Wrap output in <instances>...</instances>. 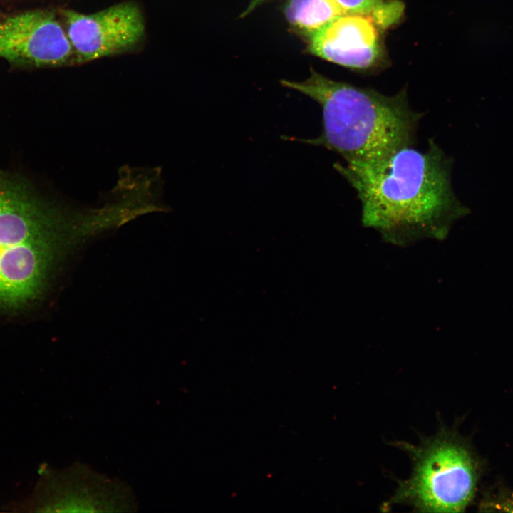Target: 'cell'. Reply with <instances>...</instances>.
Masks as SVG:
<instances>
[{
    "label": "cell",
    "instance_id": "6da1fadb",
    "mask_svg": "<svg viewBox=\"0 0 513 513\" xmlns=\"http://www.w3.org/2000/svg\"><path fill=\"white\" fill-rule=\"evenodd\" d=\"M452 162L429 139L424 151L409 145L377 162L333 167L356 190L363 226L387 242L405 247L425 239H444L467 213L452 190Z\"/></svg>",
    "mask_w": 513,
    "mask_h": 513
},
{
    "label": "cell",
    "instance_id": "7a4b0ae2",
    "mask_svg": "<svg viewBox=\"0 0 513 513\" xmlns=\"http://www.w3.org/2000/svg\"><path fill=\"white\" fill-rule=\"evenodd\" d=\"M281 84L316 101L323 131L314 139H297L340 155L344 162H377L413 145L423 113L410 108L403 90L386 95L370 88L330 79L314 70L304 81Z\"/></svg>",
    "mask_w": 513,
    "mask_h": 513
},
{
    "label": "cell",
    "instance_id": "3957f363",
    "mask_svg": "<svg viewBox=\"0 0 513 513\" xmlns=\"http://www.w3.org/2000/svg\"><path fill=\"white\" fill-rule=\"evenodd\" d=\"M22 179L0 172V304L14 306L40 291L56 245L98 236L89 211L65 217Z\"/></svg>",
    "mask_w": 513,
    "mask_h": 513
},
{
    "label": "cell",
    "instance_id": "277c9868",
    "mask_svg": "<svg viewBox=\"0 0 513 513\" xmlns=\"http://www.w3.org/2000/svg\"><path fill=\"white\" fill-rule=\"evenodd\" d=\"M410 457V477L400 480L389 503L423 512H461L472 502L481 474L478 457L455 429L440 426L417 445L395 444Z\"/></svg>",
    "mask_w": 513,
    "mask_h": 513
},
{
    "label": "cell",
    "instance_id": "5b68a950",
    "mask_svg": "<svg viewBox=\"0 0 513 513\" xmlns=\"http://www.w3.org/2000/svg\"><path fill=\"white\" fill-rule=\"evenodd\" d=\"M63 15L74 58L78 62L129 50L145 34L142 12L131 2L120 3L92 14L66 10Z\"/></svg>",
    "mask_w": 513,
    "mask_h": 513
},
{
    "label": "cell",
    "instance_id": "8992f818",
    "mask_svg": "<svg viewBox=\"0 0 513 513\" xmlns=\"http://www.w3.org/2000/svg\"><path fill=\"white\" fill-rule=\"evenodd\" d=\"M0 57L19 66H62L74 58L66 30L51 12L24 11L0 21Z\"/></svg>",
    "mask_w": 513,
    "mask_h": 513
},
{
    "label": "cell",
    "instance_id": "52a82bcc",
    "mask_svg": "<svg viewBox=\"0 0 513 513\" xmlns=\"http://www.w3.org/2000/svg\"><path fill=\"white\" fill-rule=\"evenodd\" d=\"M382 30L369 17L345 14L309 36L308 50L345 67L370 68L382 57Z\"/></svg>",
    "mask_w": 513,
    "mask_h": 513
},
{
    "label": "cell",
    "instance_id": "ba28073f",
    "mask_svg": "<svg viewBox=\"0 0 513 513\" xmlns=\"http://www.w3.org/2000/svg\"><path fill=\"white\" fill-rule=\"evenodd\" d=\"M52 494L43 507L63 512H132L137 505L130 489L123 482L100 475L81 465L56 478Z\"/></svg>",
    "mask_w": 513,
    "mask_h": 513
},
{
    "label": "cell",
    "instance_id": "9c48e42d",
    "mask_svg": "<svg viewBox=\"0 0 513 513\" xmlns=\"http://www.w3.org/2000/svg\"><path fill=\"white\" fill-rule=\"evenodd\" d=\"M284 13L290 26L307 38L347 14L336 0H288Z\"/></svg>",
    "mask_w": 513,
    "mask_h": 513
},
{
    "label": "cell",
    "instance_id": "30bf717a",
    "mask_svg": "<svg viewBox=\"0 0 513 513\" xmlns=\"http://www.w3.org/2000/svg\"><path fill=\"white\" fill-rule=\"evenodd\" d=\"M347 14L365 16L373 19L382 29L397 23L404 6L398 0H336Z\"/></svg>",
    "mask_w": 513,
    "mask_h": 513
},
{
    "label": "cell",
    "instance_id": "8fae6325",
    "mask_svg": "<svg viewBox=\"0 0 513 513\" xmlns=\"http://www.w3.org/2000/svg\"><path fill=\"white\" fill-rule=\"evenodd\" d=\"M479 507L482 511L513 512V492L502 488L492 490L484 495Z\"/></svg>",
    "mask_w": 513,
    "mask_h": 513
},
{
    "label": "cell",
    "instance_id": "7c38bea8",
    "mask_svg": "<svg viewBox=\"0 0 513 513\" xmlns=\"http://www.w3.org/2000/svg\"><path fill=\"white\" fill-rule=\"evenodd\" d=\"M266 0H251L250 4H249L247 9L244 12V15H246L251 12L253 9H254L256 7L259 6L261 4L264 3Z\"/></svg>",
    "mask_w": 513,
    "mask_h": 513
}]
</instances>
